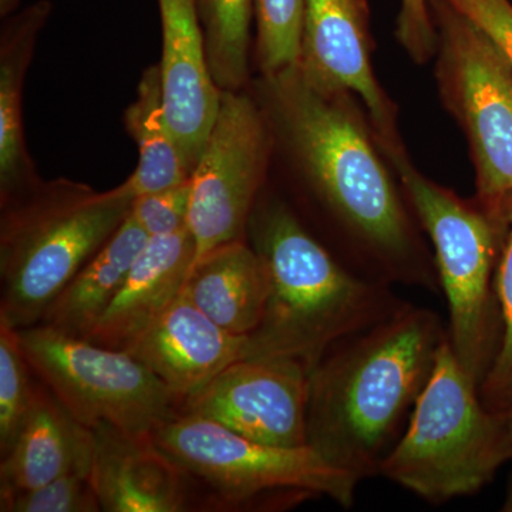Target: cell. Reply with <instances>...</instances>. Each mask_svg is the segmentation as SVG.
<instances>
[{"label": "cell", "instance_id": "obj_19", "mask_svg": "<svg viewBox=\"0 0 512 512\" xmlns=\"http://www.w3.org/2000/svg\"><path fill=\"white\" fill-rule=\"evenodd\" d=\"M183 292L221 328L248 336L264 316L268 288L261 259L239 239L195 262Z\"/></svg>", "mask_w": 512, "mask_h": 512}, {"label": "cell", "instance_id": "obj_6", "mask_svg": "<svg viewBox=\"0 0 512 512\" xmlns=\"http://www.w3.org/2000/svg\"><path fill=\"white\" fill-rule=\"evenodd\" d=\"M511 460L500 416L448 342L380 476L433 504L478 493Z\"/></svg>", "mask_w": 512, "mask_h": 512}, {"label": "cell", "instance_id": "obj_1", "mask_svg": "<svg viewBox=\"0 0 512 512\" xmlns=\"http://www.w3.org/2000/svg\"><path fill=\"white\" fill-rule=\"evenodd\" d=\"M254 96L274 146L325 214L349 268L390 286L439 291L436 259L362 101L316 86L298 64L261 74Z\"/></svg>", "mask_w": 512, "mask_h": 512}, {"label": "cell", "instance_id": "obj_13", "mask_svg": "<svg viewBox=\"0 0 512 512\" xmlns=\"http://www.w3.org/2000/svg\"><path fill=\"white\" fill-rule=\"evenodd\" d=\"M165 119L192 174L220 110L222 90L212 79L197 0H158Z\"/></svg>", "mask_w": 512, "mask_h": 512}, {"label": "cell", "instance_id": "obj_22", "mask_svg": "<svg viewBox=\"0 0 512 512\" xmlns=\"http://www.w3.org/2000/svg\"><path fill=\"white\" fill-rule=\"evenodd\" d=\"M197 8L212 79L222 92L245 90L255 0H197Z\"/></svg>", "mask_w": 512, "mask_h": 512}, {"label": "cell", "instance_id": "obj_21", "mask_svg": "<svg viewBox=\"0 0 512 512\" xmlns=\"http://www.w3.org/2000/svg\"><path fill=\"white\" fill-rule=\"evenodd\" d=\"M124 126L138 148L137 168L126 180L134 197L190 180V170L165 119L160 64L141 74L136 100L124 113Z\"/></svg>", "mask_w": 512, "mask_h": 512}, {"label": "cell", "instance_id": "obj_2", "mask_svg": "<svg viewBox=\"0 0 512 512\" xmlns=\"http://www.w3.org/2000/svg\"><path fill=\"white\" fill-rule=\"evenodd\" d=\"M447 336L436 312L404 302L335 346L309 377L308 446L360 481L377 476Z\"/></svg>", "mask_w": 512, "mask_h": 512}, {"label": "cell", "instance_id": "obj_9", "mask_svg": "<svg viewBox=\"0 0 512 512\" xmlns=\"http://www.w3.org/2000/svg\"><path fill=\"white\" fill-rule=\"evenodd\" d=\"M18 333L32 372L89 429L109 424L128 437L146 440L177 414V397L130 352L43 325Z\"/></svg>", "mask_w": 512, "mask_h": 512}, {"label": "cell", "instance_id": "obj_23", "mask_svg": "<svg viewBox=\"0 0 512 512\" xmlns=\"http://www.w3.org/2000/svg\"><path fill=\"white\" fill-rule=\"evenodd\" d=\"M501 207L505 234L494 281L501 338L493 365L480 387L481 399L491 410L500 409L512 400V192L501 200Z\"/></svg>", "mask_w": 512, "mask_h": 512}, {"label": "cell", "instance_id": "obj_29", "mask_svg": "<svg viewBox=\"0 0 512 512\" xmlns=\"http://www.w3.org/2000/svg\"><path fill=\"white\" fill-rule=\"evenodd\" d=\"M490 37L512 66L511 0H446Z\"/></svg>", "mask_w": 512, "mask_h": 512}, {"label": "cell", "instance_id": "obj_26", "mask_svg": "<svg viewBox=\"0 0 512 512\" xmlns=\"http://www.w3.org/2000/svg\"><path fill=\"white\" fill-rule=\"evenodd\" d=\"M2 512H100L90 477L69 474L33 490L2 495Z\"/></svg>", "mask_w": 512, "mask_h": 512}, {"label": "cell", "instance_id": "obj_10", "mask_svg": "<svg viewBox=\"0 0 512 512\" xmlns=\"http://www.w3.org/2000/svg\"><path fill=\"white\" fill-rule=\"evenodd\" d=\"M274 148L271 127L254 94L224 90L190 178L194 264L212 249L247 237Z\"/></svg>", "mask_w": 512, "mask_h": 512}, {"label": "cell", "instance_id": "obj_24", "mask_svg": "<svg viewBox=\"0 0 512 512\" xmlns=\"http://www.w3.org/2000/svg\"><path fill=\"white\" fill-rule=\"evenodd\" d=\"M305 0H255V59L259 74L299 63Z\"/></svg>", "mask_w": 512, "mask_h": 512}, {"label": "cell", "instance_id": "obj_28", "mask_svg": "<svg viewBox=\"0 0 512 512\" xmlns=\"http://www.w3.org/2000/svg\"><path fill=\"white\" fill-rule=\"evenodd\" d=\"M396 39L414 63L426 64L434 59L437 35L429 0H402Z\"/></svg>", "mask_w": 512, "mask_h": 512}, {"label": "cell", "instance_id": "obj_30", "mask_svg": "<svg viewBox=\"0 0 512 512\" xmlns=\"http://www.w3.org/2000/svg\"><path fill=\"white\" fill-rule=\"evenodd\" d=\"M500 416L501 423H503L505 437H507L508 448H510L512 460V400L500 409L495 410Z\"/></svg>", "mask_w": 512, "mask_h": 512}, {"label": "cell", "instance_id": "obj_32", "mask_svg": "<svg viewBox=\"0 0 512 512\" xmlns=\"http://www.w3.org/2000/svg\"><path fill=\"white\" fill-rule=\"evenodd\" d=\"M503 511L512 512V474H511L510 480H508L507 494H505Z\"/></svg>", "mask_w": 512, "mask_h": 512}, {"label": "cell", "instance_id": "obj_31", "mask_svg": "<svg viewBox=\"0 0 512 512\" xmlns=\"http://www.w3.org/2000/svg\"><path fill=\"white\" fill-rule=\"evenodd\" d=\"M19 0H0V13H2V18H9L10 13L13 12L16 8H18Z\"/></svg>", "mask_w": 512, "mask_h": 512}, {"label": "cell", "instance_id": "obj_14", "mask_svg": "<svg viewBox=\"0 0 512 512\" xmlns=\"http://www.w3.org/2000/svg\"><path fill=\"white\" fill-rule=\"evenodd\" d=\"M126 352L143 362L181 402L228 366L248 359L249 339L221 328L181 292Z\"/></svg>", "mask_w": 512, "mask_h": 512}, {"label": "cell", "instance_id": "obj_4", "mask_svg": "<svg viewBox=\"0 0 512 512\" xmlns=\"http://www.w3.org/2000/svg\"><path fill=\"white\" fill-rule=\"evenodd\" d=\"M127 181L109 191L57 178L2 205L0 322L39 325L50 303L130 215Z\"/></svg>", "mask_w": 512, "mask_h": 512}, {"label": "cell", "instance_id": "obj_25", "mask_svg": "<svg viewBox=\"0 0 512 512\" xmlns=\"http://www.w3.org/2000/svg\"><path fill=\"white\" fill-rule=\"evenodd\" d=\"M30 369L18 329L0 322V454L15 443L35 403L37 386L30 382Z\"/></svg>", "mask_w": 512, "mask_h": 512}, {"label": "cell", "instance_id": "obj_11", "mask_svg": "<svg viewBox=\"0 0 512 512\" xmlns=\"http://www.w3.org/2000/svg\"><path fill=\"white\" fill-rule=\"evenodd\" d=\"M309 377L284 357H249L181 400V413L204 417L258 443L308 446Z\"/></svg>", "mask_w": 512, "mask_h": 512}, {"label": "cell", "instance_id": "obj_17", "mask_svg": "<svg viewBox=\"0 0 512 512\" xmlns=\"http://www.w3.org/2000/svg\"><path fill=\"white\" fill-rule=\"evenodd\" d=\"M94 431L74 419L55 394L37 387L35 403L0 463V497L33 490L56 478L90 477Z\"/></svg>", "mask_w": 512, "mask_h": 512}, {"label": "cell", "instance_id": "obj_18", "mask_svg": "<svg viewBox=\"0 0 512 512\" xmlns=\"http://www.w3.org/2000/svg\"><path fill=\"white\" fill-rule=\"evenodd\" d=\"M52 5L46 0L9 16L0 36V204L39 183L25 143L22 97L40 30Z\"/></svg>", "mask_w": 512, "mask_h": 512}, {"label": "cell", "instance_id": "obj_5", "mask_svg": "<svg viewBox=\"0 0 512 512\" xmlns=\"http://www.w3.org/2000/svg\"><path fill=\"white\" fill-rule=\"evenodd\" d=\"M406 200L434 249L440 288L447 298L448 342L470 379L481 387L501 338L495 269L505 234L500 202L456 192L414 167L402 143L380 144Z\"/></svg>", "mask_w": 512, "mask_h": 512}, {"label": "cell", "instance_id": "obj_3", "mask_svg": "<svg viewBox=\"0 0 512 512\" xmlns=\"http://www.w3.org/2000/svg\"><path fill=\"white\" fill-rule=\"evenodd\" d=\"M247 237L268 288L264 316L248 335L249 357L296 360L311 373L343 340L404 305L392 286L340 262L281 198H258Z\"/></svg>", "mask_w": 512, "mask_h": 512}, {"label": "cell", "instance_id": "obj_20", "mask_svg": "<svg viewBox=\"0 0 512 512\" xmlns=\"http://www.w3.org/2000/svg\"><path fill=\"white\" fill-rule=\"evenodd\" d=\"M148 238L128 215L119 231L50 303L39 325L86 339L116 298Z\"/></svg>", "mask_w": 512, "mask_h": 512}, {"label": "cell", "instance_id": "obj_16", "mask_svg": "<svg viewBox=\"0 0 512 512\" xmlns=\"http://www.w3.org/2000/svg\"><path fill=\"white\" fill-rule=\"evenodd\" d=\"M94 431L90 480L106 512L187 510L185 474L151 439L128 437L100 424Z\"/></svg>", "mask_w": 512, "mask_h": 512}, {"label": "cell", "instance_id": "obj_27", "mask_svg": "<svg viewBox=\"0 0 512 512\" xmlns=\"http://www.w3.org/2000/svg\"><path fill=\"white\" fill-rule=\"evenodd\" d=\"M191 181L134 197L130 217L148 237L173 234L188 227Z\"/></svg>", "mask_w": 512, "mask_h": 512}, {"label": "cell", "instance_id": "obj_12", "mask_svg": "<svg viewBox=\"0 0 512 512\" xmlns=\"http://www.w3.org/2000/svg\"><path fill=\"white\" fill-rule=\"evenodd\" d=\"M367 0H305L298 66L313 84L345 90L362 101L380 143L402 141L396 104L373 69Z\"/></svg>", "mask_w": 512, "mask_h": 512}, {"label": "cell", "instance_id": "obj_15", "mask_svg": "<svg viewBox=\"0 0 512 512\" xmlns=\"http://www.w3.org/2000/svg\"><path fill=\"white\" fill-rule=\"evenodd\" d=\"M195 261L190 228L148 238L109 309L87 340L128 350L183 292Z\"/></svg>", "mask_w": 512, "mask_h": 512}, {"label": "cell", "instance_id": "obj_8", "mask_svg": "<svg viewBox=\"0 0 512 512\" xmlns=\"http://www.w3.org/2000/svg\"><path fill=\"white\" fill-rule=\"evenodd\" d=\"M436 26L440 99L463 130L476 171L477 198L512 192V66L483 30L446 0H429Z\"/></svg>", "mask_w": 512, "mask_h": 512}, {"label": "cell", "instance_id": "obj_7", "mask_svg": "<svg viewBox=\"0 0 512 512\" xmlns=\"http://www.w3.org/2000/svg\"><path fill=\"white\" fill-rule=\"evenodd\" d=\"M150 439L185 476L207 484L229 503L328 497L350 508L360 483L348 471L330 466L309 446L258 443L192 414H174Z\"/></svg>", "mask_w": 512, "mask_h": 512}]
</instances>
